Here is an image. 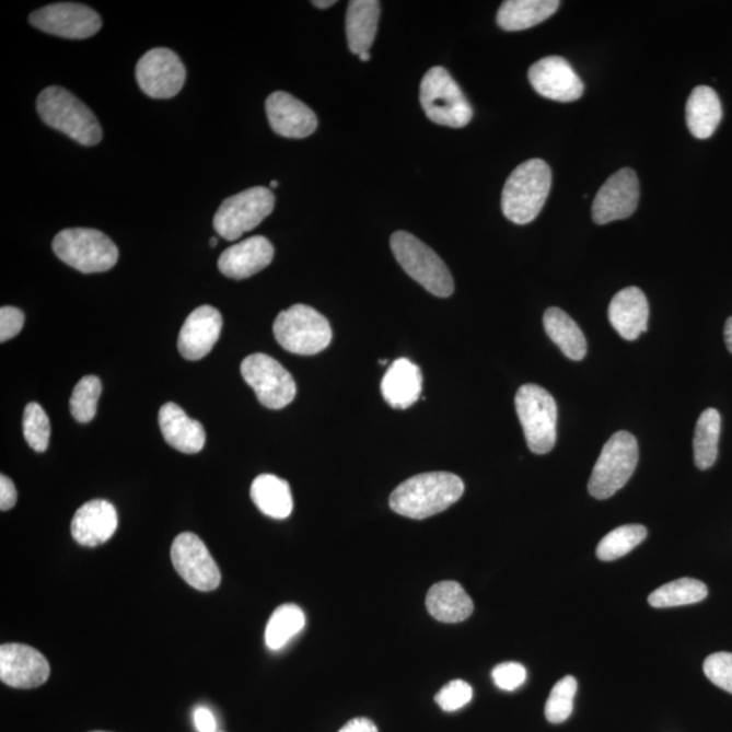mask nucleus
Returning a JSON list of instances; mask_svg holds the SVG:
<instances>
[{
	"instance_id": "nucleus-5",
	"label": "nucleus",
	"mask_w": 732,
	"mask_h": 732,
	"mask_svg": "<svg viewBox=\"0 0 732 732\" xmlns=\"http://www.w3.org/2000/svg\"><path fill=\"white\" fill-rule=\"evenodd\" d=\"M274 333L283 349L300 356L321 353L333 339L332 326L326 317L304 304L282 311L276 317Z\"/></svg>"
},
{
	"instance_id": "nucleus-18",
	"label": "nucleus",
	"mask_w": 732,
	"mask_h": 732,
	"mask_svg": "<svg viewBox=\"0 0 732 732\" xmlns=\"http://www.w3.org/2000/svg\"><path fill=\"white\" fill-rule=\"evenodd\" d=\"M223 330V316L211 305L198 306L181 328L178 350L184 359L197 361L211 353Z\"/></svg>"
},
{
	"instance_id": "nucleus-50",
	"label": "nucleus",
	"mask_w": 732,
	"mask_h": 732,
	"mask_svg": "<svg viewBox=\"0 0 732 732\" xmlns=\"http://www.w3.org/2000/svg\"><path fill=\"white\" fill-rule=\"evenodd\" d=\"M380 364H388L387 360H380Z\"/></svg>"
},
{
	"instance_id": "nucleus-27",
	"label": "nucleus",
	"mask_w": 732,
	"mask_h": 732,
	"mask_svg": "<svg viewBox=\"0 0 732 732\" xmlns=\"http://www.w3.org/2000/svg\"><path fill=\"white\" fill-rule=\"evenodd\" d=\"M380 2L376 0H353L346 14V36L351 53L361 55L372 47L377 33Z\"/></svg>"
},
{
	"instance_id": "nucleus-35",
	"label": "nucleus",
	"mask_w": 732,
	"mask_h": 732,
	"mask_svg": "<svg viewBox=\"0 0 732 732\" xmlns=\"http://www.w3.org/2000/svg\"><path fill=\"white\" fill-rule=\"evenodd\" d=\"M101 393V380L93 376V374L84 376L81 382L75 385L70 399V410L72 417L75 418L78 422L88 423L93 421Z\"/></svg>"
},
{
	"instance_id": "nucleus-10",
	"label": "nucleus",
	"mask_w": 732,
	"mask_h": 732,
	"mask_svg": "<svg viewBox=\"0 0 732 732\" xmlns=\"http://www.w3.org/2000/svg\"><path fill=\"white\" fill-rule=\"evenodd\" d=\"M276 197L266 187H252L226 198L214 214L213 226L225 241H236L257 229L274 212Z\"/></svg>"
},
{
	"instance_id": "nucleus-34",
	"label": "nucleus",
	"mask_w": 732,
	"mask_h": 732,
	"mask_svg": "<svg viewBox=\"0 0 732 732\" xmlns=\"http://www.w3.org/2000/svg\"><path fill=\"white\" fill-rule=\"evenodd\" d=\"M647 537V530L643 525H624L616 527L597 547V556L600 560L612 561L623 558V556L631 553L637 548L641 542Z\"/></svg>"
},
{
	"instance_id": "nucleus-46",
	"label": "nucleus",
	"mask_w": 732,
	"mask_h": 732,
	"mask_svg": "<svg viewBox=\"0 0 732 732\" xmlns=\"http://www.w3.org/2000/svg\"><path fill=\"white\" fill-rule=\"evenodd\" d=\"M337 2H334V0H327V2H312V4L316 5L317 9H328L332 8V5L336 4Z\"/></svg>"
},
{
	"instance_id": "nucleus-17",
	"label": "nucleus",
	"mask_w": 732,
	"mask_h": 732,
	"mask_svg": "<svg viewBox=\"0 0 732 732\" xmlns=\"http://www.w3.org/2000/svg\"><path fill=\"white\" fill-rule=\"evenodd\" d=\"M527 77L538 94L556 102H574L584 92L582 79L570 62L559 56L536 61Z\"/></svg>"
},
{
	"instance_id": "nucleus-4",
	"label": "nucleus",
	"mask_w": 732,
	"mask_h": 732,
	"mask_svg": "<svg viewBox=\"0 0 732 732\" xmlns=\"http://www.w3.org/2000/svg\"><path fill=\"white\" fill-rule=\"evenodd\" d=\"M391 248L403 270L434 297L450 298L455 291V283L444 260L418 237L397 231L391 236Z\"/></svg>"
},
{
	"instance_id": "nucleus-8",
	"label": "nucleus",
	"mask_w": 732,
	"mask_h": 732,
	"mask_svg": "<svg viewBox=\"0 0 732 732\" xmlns=\"http://www.w3.org/2000/svg\"><path fill=\"white\" fill-rule=\"evenodd\" d=\"M515 410L530 450L536 455L553 451L558 422V406L554 396L541 385H522L515 395Z\"/></svg>"
},
{
	"instance_id": "nucleus-9",
	"label": "nucleus",
	"mask_w": 732,
	"mask_h": 732,
	"mask_svg": "<svg viewBox=\"0 0 732 732\" xmlns=\"http://www.w3.org/2000/svg\"><path fill=\"white\" fill-rule=\"evenodd\" d=\"M419 98L429 120L434 124L463 128L473 120V106L445 68L433 67L427 72Z\"/></svg>"
},
{
	"instance_id": "nucleus-15",
	"label": "nucleus",
	"mask_w": 732,
	"mask_h": 732,
	"mask_svg": "<svg viewBox=\"0 0 732 732\" xmlns=\"http://www.w3.org/2000/svg\"><path fill=\"white\" fill-rule=\"evenodd\" d=\"M640 190L637 173L632 169H621L606 183L595 196L593 202V220L597 224H608L623 220L637 211Z\"/></svg>"
},
{
	"instance_id": "nucleus-42",
	"label": "nucleus",
	"mask_w": 732,
	"mask_h": 732,
	"mask_svg": "<svg viewBox=\"0 0 732 732\" xmlns=\"http://www.w3.org/2000/svg\"><path fill=\"white\" fill-rule=\"evenodd\" d=\"M16 499H19V493H16L13 480L5 475L0 476V510L8 512V510L13 509Z\"/></svg>"
},
{
	"instance_id": "nucleus-28",
	"label": "nucleus",
	"mask_w": 732,
	"mask_h": 732,
	"mask_svg": "<svg viewBox=\"0 0 732 732\" xmlns=\"http://www.w3.org/2000/svg\"><path fill=\"white\" fill-rule=\"evenodd\" d=\"M558 0H508L498 10V25L507 32H520L542 24L559 9Z\"/></svg>"
},
{
	"instance_id": "nucleus-41",
	"label": "nucleus",
	"mask_w": 732,
	"mask_h": 732,
	"mask_svg": "<svg viewBox=\"0 0 732 732\" xmlns=\"http://www.w3.org/2000/svg\"><path fill=\"white\" fill-rule=\"evenodd\" d=\"M25 325V315L14 306H2L0 310V342L19 336Z\"/></svg>"
},
{
	"instance_id": "nucleus-39",
	"label": "nucleus",
	"mask_w": 732,
	"mask_h": 732,
	"mask_svg": "<svg viewBox=\"0 0 732 732\" xmlns=\"http://www.w3.org/2000/svg\"><path fill=\"white\" fill-rule=\"evenodd\" d=\"M704 673L713 685L732 695V652H717L704 662Z\"/></svg>"
},
{
	"instance_id": "nucleus-19",
	"label": "nucleus",
	"mask_w": 732,
	"mask_h": 732,
	"mask_svg": "<svg viewBox=\"0 0 732 732\" xmlns=\"http://www.w3.org/2000/svg\"><path fill=\"white\" fill-rule=\"evenodd\" d=\"M266 115L271 129L282 138L304 139L315 132V113L286 92H276L266 100Z\"/></svg>"
},
{
	"instance_id": "nucleus-44",
	"label": "nucleus",
	"mask_w": 732,
	"mask_h": 732,
	"mask_svg": "<svg viewBox=\"0 0 732 732\" xmlns=\"http://www.w3.org/2000/svg\"><path fill=\"white\" fill-rule=\"evenodd\" d=\"M339 732H379L376 724L367 718H356L346 723Z\"/></svg>"
},
{
	"instance_id": "nucleus-45",
	"label": "nucleus",
	"mask_w": 732,
	"mask_h": 732,
	"mask_svg": "<svg viewBox=\"0 0 732 732\" xmlns=\"http://www.w3.org/2000/svg\"><path fill=\"white\" fill-rule=\"evenodd\" d=\"M724 339H725V345H728V348L732 355V316L729 317L728 322H725Z\"/></svg>"
},
{
	"instance_id": "nucleus-29",
	"label": "nucleus",
	"mask_w": 732,
	"mask_h": 732,
	"mask_svg": "<svg viewBox=\"0 0 732 732\" xmlns=\"http://www.w3.org/2000/svg\"><path fill=\"white\" fill-rule=\"evenodd\" d=\"M252 499L260 512L276 520L288 519L293 510L291 487L276 475L264 474L252 485Z\"/></svg>"
},
{
	"instance_id": "nucleus-7",
	"label": "nucleus",
	"mask_w": 732,
	"mask_h": 732,
	"mask_svg": "<svg viewBox=\"0 0 732 732\" xmlns=\"http://www.w3.org/2000/svg\"><path fill=\"white\" fill-rule=\"evenodd\" d=\"M639 462L638 441L628 431H617L601 451L589 480L590 496L608 499L628 484Z\"/></svg>"
},
{
	"instance_id": "nucleus-20",
	"label": "nucleus",
	"mask_w": 732,
	"mask_h": 732,
	"mask_svg": "<svg viewBox=\"0 0 732 732\" xmlns=\"http://www.w3.org/2000/svg\"><path fill=\"white\" fill-rule=\"evenodd\" d=\"M275 247L265 236H253L225 249L219 258V270L225 277L244 280L268 268Z\"/></svg>"
},
{
	"instance_id": "nucleus-13",
	"label": "nucleus",
	"mask_w": 732,
	"mask_h": 732,
	"mask_svg": "<svg viewBox=\"0 0 732 732\" xmlns=\"http://www.w3.org/2000/svg\"><path fill=\"white\" fill-rule=\"evenodd\" d=\"M174 569L191 588L200 592H212L221 582L218 565L195 533L185 532L175 537L172 546Z\"/></svg>"
},
{
	"instance_id": "nucleus-48",
	"label": "nucleus",
	"mask_w": 732,
	"mask_h": 732,
	"mask_svg": "<svg viewBox=\"0 0 732 732\" xmlns=\"http://www.w3.org/2000/svg\"><path fill=\"white\" fill-rule=\"evenodd\" d=\"M209 243H211V246H212V247L218 246V237H212V240L209 241Z\"/></svg>"
},
{
	"instance_id": "nucleus-1",
	"label": "nucleus",
	"mask_w": 732,
	"mask_h": 732,
	"mask_svg": "<svg viewBox=\"0 0 732 732\" xmlns=\"http://www.w3.org/2000/svg\"><path fill=\"white\" fill-rule=\"evenodd\" d=\"M464 493L463 480L451 473H428L413 476L397 486L390 498L395 513L423 520L444 512Z\"/></svg>"
},
{
	"instance_id": "nucleus-22",
	"label": "nucleus",
	"mask_w": 732,
	"mask_h": 732,
	"mask_svg": "<svg viewBox=\"0 0 732 732\" xmlns=\"http://www.w3.org/2000/svg\"><path fill=\"white\" fill-rule=\"evenodd\" d=\"M159 427L164 441L186 455L201 452L206 445L207 435L202 425L187 417L183 408L175 403L169 402L159 410Z\"/></svg>"
},
{
	"instance_id": "nucleus-6",
	"label": "nucleus",
	"mask_w": 732,
	"mask_h": 732,
	"mask_svg": "<svg viewBox=\"0 0 732 732\" xmlns=\"http://www.w3.org/2000/svg\"><path fill=\"white\" fill-rule=\"evenodd\" d=\"M53 247L62 263L86 275L111 270L118 260L116 244L98 230L61 231L55 236Z\"/></svg>"
},
{
	"instance_id": "nucleus-38",
	"label": "nucleus",
	"mask_w": 732,
	"mask_h": 732,
	"mask_svg": "<svg viewBox=\"0 0 732 732\" xmlns=\"http://www.w3.org/2000/svg\"><path fill=\"white\" fill-rule=\"evenodd\" d=\"M473 686L463 679H455L448 683L439 694L435 695V702L439 704L442 711L455 712L460 708L467 706L473 700Z\"/></svg>"
},
{
	"instance_id": "nucleus-51",
	"label": "nucleus",
	"mask_w": 732,
	"mask_h": 732,
	"mask_svg": "<svg viewBox=\"0 0 732 732\" xmlns=\"http://www.w3.org/2000/svg\"><path fill=\"white\" fill-rule=\"evenodd\" d=\"M93 732H106V731H93Z\"/></svg>"
},
{
	"instance_id": "nucleus-49",
	"label": "nucleus",
	"mask_w": 732,
	"mask_h": 732,
	"mask_svg": "<svg viewBox=\"0 0 732 732\" xmlns=\"http://www.w3.org/2000/svg\"><path fill=\"white\" fill-rule=\"evenodd\" d=\"M278 185H280V184H278L277 181H271V183H270V187H274V189H275V187H278Z\"/></svg>"
},
{
	"instance_id": "nucleus-23",
	"label": "nucleus",
	"mask_w": 732,
	"mask_h": 732,
	"mask_svg": "<svg viewBox=\"0 0 732 732\" xmlns=\"http://www.w3.org/2000/svg\"><path fill=\"white\" fill-rule=\"evenodd\" d=\"M650 309L646 294L637 287L621 289L612 299L609 321L624 339L635 340L649 327Z\"/></svg>"
},
{
	"instance_id": "nucleus-25",
	"label": "nucleus",
	"mask_w": 732,
	"mask_h": 732,
	"mask_svg": "<svg viewBox=\"0 0 732 732\" xmlns=\"http://www.w3.org/2000/svg\"><path fill=\"white\" fill-rule=\"evenodd\" d=\"M427 608L441 623L455 624L467 620L474 612L470 600L462 584L453 581L435 583L427 595Z\"/></svg>"
},
{
	"instance_id": "nucleus-21",
	"label": "nucleus",
	"mask_w": 732,
	"mask_h": 732,
	"mask_svg": "<svg viewBox=\"0 0 732 732\" xmlns=\"http://www.w3.org/2000/svg\"><path fill=\"white\" fill-rule=\"evenodd\" d=\"M117 512L105 499H94L78 509L71 522L73 538L84 547L106 543L117 530Z\"/></svg>"
},
{
	"instance_id": "nucleus-14",
	"label": "nucleus",
	"mask_w": 732,
	"mask_h": 732,
	"mask_svg": "<svg viewBox=\"0 0 732 732\" xmlns=\"http://www.w3.org/2000/svg\"><path fill=\"white\" fill-rule=\"evenodd\" d=\"M31 24L38 31L54 36L84 39L93 37L102 26L98 13L79 3H55L34 11Z\"/></svg>"
},
{
	"instance_id": "nucleus-32",
	"label": "nucleus",
	"mask_w": 732,
	"mask_h": 732,
	"mask_svg": "<svg viewBox=\"0 0 732 732\" xmlns=\"http://www.w3.org/2000/svg\"><path fill=\"white\" fill-rule=\"evenodd\" d=\"M708 595L706 583L694 580V578H681V580L663 584L649 595L652 608H674L701 603Z\"/></svg>"
},
{
	"instance_id": "nucleus-43",
	"label": "nucleus",
	"mask_w": 732,
	"mask_h": 732,
	"mask_svg": "<svg viewBox=\"0 0 732 732\" xmlns=\"http://www.w3.org/2000/svg\"><path fill=\"white\" fill-rule=\"evenodd\" d=\"M196 728L200 732H216V720L211 711L206 707L197 708L195 711Z\"/></svg>"
},
{
	"instance_id": "nucleus-2",
	"label": "nucleus",
	"mask_w": 732,
	"mask_h": 732,
	"mask_svg": "<svg viewBox=\"0 0 732 732\" xmlns=\"http://www.w3.org/2000/svg\"><path fill=\"white\" fill-rule=\"evenodd\" d=\"M553 173L542 159L520 164L504 184L502 211L515 224L532 223L546 204Z\"/></svg>"
},
{
	"instance_id": "nucleus-47",
	"label": "nucleus",
	"mask_w": 732,
	"mask_h": 732,
	"mask_svg": "<svg viewBox=\"0 0 732 732\" xmlns=\"http://www.w3.org/2000/svg\"><path fill=\"white\" fill-rule=\"evenodd\" d=\"M360 59H361L362 61H369V59H371V55H369V53L361 54V55H360Z\"/></svg>"
},
{
	"instance_id": "nucleus-11",
	"label": "nucleus",
	"mask_w": 732,
	"mask_h": 732,
	"mask_svg": "<svg viewBox=\"0 0 732 732\" xmlns=\"http://www.w3.org/2000/svg\"><path fill=\"white\" fill-rule=\"evenodd\" d=\"M241 372L260 405L271 410H281L297 396L298 388L292 374L268 355H249L243 360Z\"/></svg>"
},
{
	"instance_id": "nucleus-31",
	"label": "nucleus",
	"mask_w": 732,
	"mask_h": 732,
	"mask_svg": "<svg viewBox=\"0 0 732 732\" xmlns=\"http://www.w3.org/2000/svg\"><path fill=\"white\" fill-rule=\"evenodd\" d=\"M722 418L714 408L701 413L696 423L694 452L695 463L699 469L711 468L718 458V445Z\"/></svg>"
},
{
	"instance_id": "nucleus-3",
	"label": "nucleus",
	"mask_w": 732,
	"mask_h": 732,
	"mask_svg": "<svg viewBox=\"0 0 732 732\" xmlns=\"http://www.w3.org/2000/svg\"><path fill=\"white\" fill-rule=\"evenodd\" d=\"M37 112L50 128L60 130L79 144L92 147L102 139V128L94 113L66 89H45L38 95Z\"/></svg>"
},
{
	"instance_id": "nucleus-30",
	"label": "nucleus",
	"mask_w": 732,
	"mask_h": 732,
	"mask_svg": "<svg viewBox=\"0 0 732 732\" xmlns=\"http://www.w3.org/2000/svg\"><path fill=\"white\" fill-rule=\"evenodd\" d=\"M544 328L548 337L570 360L581 361L586 356L588 345L580 326L563 310L548 309L544 314Z\"/></svg>"
},
{
	"instance_id": "nucleus-40",
	"label": "nucleus",
	"mask_w": 732,
	"mask_h": 732,
	"mask_svg": "<svg viewBox=\"0 0 732 732\" xmlns=\"http://www.w3.org/2000/svg\"><path fill=\"white\" fill-rule=\"evenodd\" d=\"M493 683L499 689L513 692L526 681L525 667L518 662L501 663L492 671Z\"/></svg>"
},
{
	"instance_id": "nucleus-24",
	"label": "nucleus",
	"mask_w": 732,
	"mask_h": 732,
	"mask_svg": "<svg viewBox=\"0 0 732 732\" xmlns=\"http://www.w3.org/2000/svg\"><path fill=\"white\" fill-rule=\"evenodd\" d=\"M382 394L391 407H411L422 394V372L410 360L399 359L388 368L382 382Z\"/></svg>"
},
{
	"instance_id": "nucleus-37",
	"label": "nucleus",
	"mask_w": 732,
	"mask_h": 732,
	"mask_svg": "<svg viewBox=\"0 0 732 732\" xmlns=\"http://www.w3.org/2000/svg\"><path fill=\"white\" fill-rule=\"evenodd\" d=\"M24 435L27 444L36 452H45L49 446L50 422L47 413L38 403H30L24 413Z\"/></svg>"
},
{
	"instance_id": "nucleus-26",
	"label": "nucleus",
	"mask_w": 732,
	"mask_h": 732,
	"mask_svg": "<svg viewBox=\"0 0 732 732\" xmlns=\"http://www.w3.org/2000/svg\"><path fill=\"white\" fill-rule=\"evenodd\" d=\"M723 111L713 89L697 86L686 102V124L697 139H708L722 121Z\"/></svg>"
},
{
	"instance_id": "nucleus-12",
	"label": "nucleus",
	"mask_w": 732,
	"mask_h": 732,
	"mask_svg": "<svg viewBox=\"0 0 732 732\" xmlns=\"http://www.w3.org/2000/svg\"><path fill=\"white\" fill-rule=\"evenodd\" d=\"M136 79L143 93L151 98H173L184 88L186 68L172 49L155 48L139 60Z\"/></svg>"
},
{
	"instance_id": "nucleus-33",
	"label": "nucleus",
	"mask_w": 732,
	"mask_h": 732,
	"mask_svg": "<svg viewBox=\"0 0 732 732\" xmlns=\"http://www.w3.org/2000/svg\"><path fill=\"white\" fill-rule=\"evenodd\" d=\"M305 626V615L298 605L286 604L278 606L270 616L266 626L265 641L270 650H281Z\"/></svg>"
},
{
	"instance_id": "nucleus-36",
	"label": "nucleus",
	"mask_w": 732,
	"mask_h": 732,
	"mask_svg": "<svg viewBox=\"0 0 732 732\" xmlns=\"http://www.w3.org/2000/svg\"><path fill=\"white\" fill-rule=\"evenodd\" d=\"M577 688V679L572 675L556 683L546 704V718L549 723L560 724L570 718L574 709Z\"/></svg>"
},
{
	"instance_id": "nucleus-16",
	"label": "nucleus",
	"mask_w": 732,
	"mask_h": 732,
	"mask_svg": "<svg viewBox=\"0 0 732 732\" xmlns=\"http://www.w3.org/2000/svg\"><path fill=\"white\" fill-rule=\"evenodd\" d=\"M50 666L42 652L31 646L8 643L0 647V679L11 688L33 689L47 683Z\"/></svg>"
}]
</instances>
